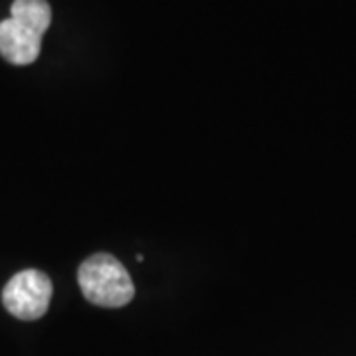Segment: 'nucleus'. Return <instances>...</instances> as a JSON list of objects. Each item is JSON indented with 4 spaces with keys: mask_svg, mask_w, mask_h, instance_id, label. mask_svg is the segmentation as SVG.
Wrapping results in <instances>:
<instances>
[{
    "mask_svg": "<svg viewBox=\"0 0 356 356\" xmlns=\"http://www.w3.org/2000/svg\"><path fill=\"white\" fill-rule=\"evenodd\" d=\"M79 289L89 303L107 309L127 305L135 297V283L119 259L109 254L88 257L77 269Z\"/></svg>",
    "mask_w": 356,
    "mask_h": 356,
    "instance_id": "f257e3e1",
    "label": "nucleus"
},
{
    "mask_svg": "<svg viewBox=\"0 0 356 356\" xmlns=\"http://www.w3.org/2000/svg\"><path fill=\"white\" fill-rule=\"evenodd\" d=\"M50 277L40 269L18 271L2 289V303L6 311L22 321H36L44 317L51 301Z\"/></svg>",
    "mask_w": 356,
    "mask_h": 356,
    "instance_id": "f03ea898",
    "label": "nucleus"
},
{
    "mask_svg": "<svg viewBox=\"0 0 356 356\" xmlns=\"http://www.w3.org/2000/svg\"><path fill=\"white\" fill-rule=\"evenodd\" d=\"M42 50V34L16 18L0 22V56L14 65L36 62Z\"/></svg>",
    "mask_w": 356,
    "mask_h": 356,
    "instance_id": "7ed1b4c3",
    "label": "nucleus"
},
{
    "mask_svg": "<svg viewBox=\"0 0 356 356\" xmlns=\"http://www.w3.org/2000/svg\"><path fill=\"white\" fill-rule=\"evenodd\" d=\"M10 16L44 36V32L50 28L51 8L46 0H14Z\"/></svg>",
    "mask_w": 356,
    "mask_h": 356,
    "instance_id": "20e7f679",
    "label": "nucleus"
}]
</instances>
